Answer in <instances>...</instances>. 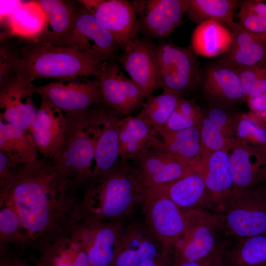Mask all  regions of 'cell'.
Here are the masks:
<instances>
[{
	"label": "cell",
	"instance_id": "cell-45",
	"mask_svg": "<svg viewBox=\"0 0 266 266\" xmlns=\"http://www.w3.org/2000/svg\"><path fill=\"white\" fill-rule=\"evenodd\" d=\"M251 112L259 113L266 110V92L247 98Z\"/></svg>",
	"mask_w": 266,
	"mask_h": 266
},
{
	"label": "cell",
	"instance_id": "cell-13",
	"mask_svg": "<svg viewBox=\"0 0 266 266\" xmlns=\"http://www.w3.org/2000/svg\"><path fill=\"white\" fill-rule=\"evenodd\" d=\"M139 32L145 37L163 40L183 22L189 0H135Z\"/></svg>",
	"mask_w": 266,
	"mask_h": 266
},
{
	"label": "cell",
	"instance_id": "cell-6",
	"mask_svg": "<svg viewBox=\"0 0 266 266\" xmlns=\"http://www.w3.org/2000/svg\"><path fill=\"white\" fill-rule=\"evenodd\" d=\"M65 114L67 124L64 140L52 160L63 174L80 188L93 177L95 144L87 129L83 110Z\"/></svg>",
	"mask_w": 266,
	"mask_h": 266
},
{
	"label": "cell",
	"instance_id": "cell-37",
	"mask_svg": "<svg viewBox=\"0 0 266 266\" xmlns=\"http://www.w3.org/2000/svg\"><path fill=\"white\" fill-rule=\"evenodd\" d=\"M11 247L28 248L20 218L11 206L0 203V251L8 252Z\"/></svg>",
	"mask_w": 266,
	"mask_h": 266
},
{
	"label": "cell",
	"instance_id": "cell-48",
	"mask_svg": "<svg viewBox=\"0 0 266 266\" xmlns=\"http://www.w3.org/2000/svg\"><path fill=\"white\" fill-rule=\"evenodd\" d=\"M249 114L254 122L266 130V110L259 113L251 112Z\"/></svg>",
	"mask_w": 266,
	"mask_h": 266
},
{
	"label": "cell",
	"instance_id": "cell-47",
	"mask_svg": "<svg viewBox=\"0 0 266 266\" xmlns=\"http://www.w3.org/2000/svg\"><path fill=\"white\" fill-rule=\"evenodd\" d=\"M140 266H172L170 256L164 254L154 259L147 260Z\"/></svg>",
	"mask_w": 266,
	"mask_h": 266
},
{
	"label": "cell",
	"instance_id": "cell-15",
	"mask_svg": "<svg viewBox=\"0 0 266 266\" xmlns=\"http://www.w3.org/2000/svg\"><path fill=\"white\" fill-rule=\"evenodd\" d=\"M129 163L144 190L169 183L199 168L155 147L145 150Z\"/></svg>",
	"mask_w": 266,
	"mask_h": 266
},
{
	"label": "cell",
	"instance_id": "cell-31",
	"mask_svg": "<svg viewBox=\"0 0 266 266\" xmlns=\"http://www.w3.org/2000/svg\"><path fill=\"white\" fill-rule=\"evenodd\" d=\"M233 38V33L228 28L216 22L208 21L195 28L190 47L197 55L219 57L230 48Z\"/></svg>",
	"mask_w": 266,
	"mask_h": 266
},
{
	"label": "cell",
	"instance_id": "cell-36",
	"mask_svg": "<svg viewBox=\"0 0 266 266\" xmlns=\"http://www.w3.org/2000/svg\"><path fill=\"white\" fill-rule=\"evenodd\" d=\"M180 98L175 94L166 92L152 95L146 99L137 116L149 124L158 135L166 126Z\"/></svg>",
	"mask_w": 266,
	"mask_h": 266
},
{
	"label": "cell",
	"instance_id": "cell-24",
	"mask_svg": "<svg viewBox=\"0 0 266 266\" xmlns=\"http://www.w3.org/2000/svg\"><path fill=\"white\" fill-rule=\"evenodd\" d=\"M230 30L233 35L231 46L215 62L236 70L266 61V37L246 30L239 22H234Z\"/></svg>",
	"mask_w": 266,
	"mask_h": 266
},
{
	"label": "cell",
	"instance_id": "cell-11",
	"mask_svg": "<svg viewBox=\"0 0 266 266\" xmlns=\"http://www.w3.org/2000/svg\"><path fill=\"white\" fill-rule=\"evenodd\" d=\"M65 45H74L101 62L114 61L119 46L114 37L79 0Z\"/></svg>",
	"mask_w": 266,
	"mask_h": 266
},
{
	"label": "cell",
	"instance_id": "cell-32",
	"mask_svg": "<svg viewBox=\"0 0 266 266\" xmlns=\"http://www.w3.org/2000/svg\"><path fill=\"white\" fill-rule=\"evenodd\" d=\"M222 260L223 266H266V233L230 240Z\"/></svg>",
	"mask_w": 266,
	"mask_h": 266
},
{
	"label": "cell",
	"instance_id": "cell-1",
	"mask_svg": "<svg viewBox=\"0 0 266 266\" xmlns=\"http://www.w3.org/2000/svg\"><path fill=\"white\" fill-rule=\"evenodd\" d=\"M79 188L52 159L42 158L20 166L11 183L0 189V203L15 209L28 248L40 252L69 234Z\"/></svg>",
	"mask_w": 266,
	"mask_h": 266
},
{
	"label": "cell",
	"instance_id": "cell-44",
	"mask_svg": "<svg viewBox=\"0 0 266 266\" xmlns=\"http://www.w3.org/2000/svg\"><path fill=\"white\" fill-rule=\"evenodd\" d=\"M225 249L218 251L202 260L172 265V266H223V254Z\"/></svg>",
	"mask_w": 266,
	"mask_h": 266
},
{
	"label": "cell",
	"instance_id": "cell-40",
	"mask_svg": "<svg viewBox=\"0 0 266 266\" xmlns=\"http://www.w3.org/2000/svg\"><path fill=\"white\" fill-rule=\"evenodd\" d=\"M236 139L266 148V130L258 125L250 114L239 112L235 125Z\"/></svg>",
	"mask_w": 266,
	"mask_h": 266
},
{
	"label": "cell",
	"instance_id": "cell-14",
	"mask_svg": "<svg viewBox=\"0 0 266 266\" xmlns=\"http://www.w3.org/2000/svg\"><path fill=\"white\" fill-rule=\"evenodd\" d=\"M118 61L146 99L159 89L157 45L151 39L137 37L132 40Z\"/></svg>",
	"mask_w": 266,
	"mask_h": 266
},
{
	"label": "cell",
	"instance_id": "cell-4",
	"mask_svg": "<svg viewBox=\"0 0 266 266\" xmlns=\"http://www.w3.org/2000/svg\"><path fill=\"white\" fill-rule=\"evenodd\" d=\"M184 211L185 229L171 250L172 265L201 260L226 247L230 240L217 212L204 209Z\"/></svg>",
	"mask_w": 266,
	"mask_h": 266
},
{
	"label": "cell",
	"instance_id": "cell-41",
	"mask_svg": "<svg viewBox=\"0 0 266 266\" xmlns=\"http://www.w3.org/2000/svg\"><path fill=\"white\" fill-rule=\"evenodd\" d=\"M239 76L243 93L247 98L252 88L257 85L266 73V61L255 66L236 69Z\"/></svg>",
	"mask_w": 266,
	"mask_h": 266
},
{
	"label": "cell",
	"instance_id": "cell-22",
	"mask_svg": "<svg viewBox=\"0 0 266 266\" xmlns=\"http://www.w3.org/2000/svg\"><path fill=\"white\" fill-rule=\"evenodd\" d=\"M67 119L65 113L41 100L29 131L42 158L52 159L64 140Z\"/></svg>",
	"mask_w": 266,
	"mask_h": 266
},
{
	"label": "cell",
	"instance_id": "cell-43",
	"mask_svg": "<svg viewBox=\"0 0 266 266\" xmlns=\"http://www.w3.org/2000/svg\"><path fill=\"white\" fill-rule=\"evenodd\" d=\"M16 53L6 47L1 46L0 85L6 82L10 77L12 65Z\"/></svg>",
	"mask_w": 266,
	"mask_h": 266
},
{
	"label": "cell",
	"instance_id": "cell-23",
	"mask_svg": "<svg viewBox=\"0 0 266 266\" xmlns=\"http://www.w3.org/2000/svg\"><path fill=\"white\" fill-rule=\"evenodd\" d=\"M148 190L168 198L183 210L204 209L217 212L200 168L169 183Z\"/></svg>",
	"mask_w": 266,
	"mask_h": 266
},
{
	"label": "cell",
	"instance_id": "cell-5",
	"mask_svg": "<svg viewBox=\"0 0 266 266\" xmlns=\"http://www.w3.org/2000/svg\"><path fill=\"white\" fill-rule=\"evenodd\" d=\"M217 212L230 240L266 233V183L233 192Z\"/></svg>",
	"mask_w": 266,
	"mask_h": 266
},
{
	"label": "cell",
	"instance_id": "cell-7",
	"mask_svg": "<svg viewBox=\"0 0 266 266\" xmlns=\"http://www.w3.org/2000/svg\"><path fill=\"white\" fill-rule=\"evenodd\" d=\"M157 57L159 89L182 98L199 91L202 67L191 47L161 41Z\"/></svg>",
	"mask_w": 266,
	"mask_h": 266
},
{
	"label": "cell",
	"instance_id": "cell-34",
	"mask_svg": "<svg viewBox=\"0 0 266 266\" xmlns=\"http://www.w3.org/2000/svg\"><path fill=\"white\" fill-rule=\"evenodd\" d=\"M38 266H90L82 245L70 234L40 251Z\"/></svg>",
	"mask_w": 266,
	"mask_h": 266
},
{
	"label": "cell",
	"instance_id": "cell-25",
	"mask_svg": "<svg viewBox=\"0 0 266 266\" xmlns=\"http://www.w3.org/2000/svg\"><path fill=\"white\" fill-rule=\"evenodd\" d=\"M29 85L11 78L0 85V120L29 130L38 109L33 101Z\"/></svg>",
	"mask_w": 266,
	"mask_h": 266
},
{
	"label": "cell",
	"instance_id": "cell-28",
	"mask_svg": "<svg viewBox=\"0 0 266 266\" xmlns=\"http://www.w3.org/2000/svg\"><path fill=\"white\" fill-rule=\"evenodd\" d=\"M157 136L152 127L137 115L124 117L119 128L120 159L131 161L145 150L156 147L160 140Z\"/></svg>",
	"mask_w": 266,
	"mask_h": 266
},
{
	"label": "cell",
	"instance_id": "cell-27",
	"mask_svg": "<svg viewBox=\"0 0 266 266\" xmlns=\"http://www.w3.org/2000/svg\"><path fill=\"white\" fill-rule=\"evenodd\" d=\"M45 16L44 29L35 40L65 45L71 31L77 5L62 0H36Z\"/></svg>",
	"mask_w": 266,
	"mask_h": 266
},
{
	"label": "cell",
	"instance_id": "cell-35",
	"mask_svg": "<svg viewBox=\"0 0 266 266\" xmlns=\"http://www.w3.org/2000/svg\"><path fill=\"white\" fill-rule=\"evenodd\" d=\"M235 0H189L186 14L199 25L208 21L219 23L230 30L233 23Z\"/></svg>",
	"mask_w": 266,
	"mask_h": 266
},
{
	"label": "cell",
	"instance_id": "cell-46",
	"mask_svg": "<svg viewBox=\"0 0 266 266\" xmlns=\"http://www.w3.org/2000/svg\"><path fill=\"white\" fill-rule=\"evenodd\" d=\"M0 266H30L24 260L8 252L0 253Z\"/></svg>",
	"mask_w": 266,
	"mask_h": 266
},
{
	"label": "cell",
	"instance_id": "cell-21",
	"mask_svg": "<svg viewBox=\"0 0 266 266\" xmlns=\"http://www.w3.org/2000/svg\"><path fill=\"white\" fill-rule=\"evenodd\" d=\"M229 154L234 183L233 193L266 183V148L236 139Z\"/></svg>",
	"mask_w": 266,
	"mask_h": 266
},
{
	"label": "cell",
	"instance_id": "cell-19",
	"mask_svg": "<svg viewBox=\"0 0 266 266\" xmlns=\"http://www.w3.org/2000/svg\"><path fill=\"white\" fill-rule=\"evenodd\" d=\"M98 79L103 102L124 116L142 107L145 98L142 92L114 61L104 63Z\"/></svg>",
	"mask_w": 266,
	"mask_h": 266
},
{
	"label": "cell",
	"instance_id": "cell-17",
	"mask_svg": "<svg viewBox=\"0 0 266 266\" xmlns=\"http://www.w3.org/2000/svg\"><path fill=\"white\" fill-rule=\"evenodd\" d=\"M110 32L123 51L139 33L137 14L126 0H79Z\"/></svg>",
	"mask_w": 266,
	"mask_h": 266
},
{
	"label": "cell",
	"instance_id": "cell-2",
	"mask_svg": "<svg viewBox=\"0 0 266 266\" xmlns=\"http://www.w3.org/2000/svg\"><path fill=\"white\" fill-rule=\"evenodd\" d=\"M105 62L97 60L74 45L27 40L17 53L9 78L29 85L36 79L63 80L98 78Z\"/></svg>",
	"mask_w": 266,
	"mask_h": 266
},
{
	"label": "cell",
	"instance_id": "cell-39",
	"mask_svg": "<svg viewBox=\"0 0 266 266\" xmlns=\"http://www.w3.org/2000/svg\"><path fill=\"white\" fill-rule=\"evenodd\" d=\"M239 23L246 30L266 37V2L244 0L238 13Z\"/></svg>",
	"mask_w": 266,
	"mask_h": 266
},
{
	"label": "cell",
	"instance_id": "cell-29",
	"mask_svg": "<svg viewBox=\"0 0 266 266\" xmlns=\"http://www.w3.org/2000/svg\"><path fill=\"white\" fill-rule=\"evenodd\" d=\"M155 147L188 165L199 167L202 160L200 126L166 132Z\"/></svg>",
	"mask_w": 266,
	"mask_h": 266
},
{
	"label": "cell",
	"instance_id": "cell-26",
	"mask_svg": "<svg viewBox=\"0 0 266 266\" xmlns=\"http://www.w3.org/2000/svg\"><path fill=\"white\" fill-rule=\"evenodd\" d=\"M200 169L217 212L231 197L233 191L229 152L218 151L204 157Z\"/></svg>",
	"mask_w": 266,
	"mask_h": 266
},
{
	"label": "cell",
	"instance_id": "cell-9",
	"mask_svg": "<svg viewBox=\"0 0 266 266\" xmlns=\"http://www.w3.org/2000/svg\"><path fill=\"white\" fill-rule=\"evenodd\" d=\"M124 225L95 220L73 212L69 234L84 248L90 266H111Z\"/></svg>",
	"mask_w": 266,
	"mask_h": 266
},
{
	"label": "cell",
	"instance_id": "cell-20",
	"mask_svg": "<svg viewBox=\"0 0 266 266\" xmlns=\"http://www.w3.org/2000/svg\"><path fill=\"white\" fill-rule=\"evenodd\" d=\"M236 109L207 105L200 125L202 156L216 151L229 152L236 138Z\"/></svg>",
	"mask_w": 266,
	"mask_h": 266
},
{
	"label": "cell",
	"instance_id": "cell-12",
	"mask_svg": "<svg viewBox=\"0 0 266 266\" xmlns=\"http://www.w3.org/2000/svg\"><path fill=\"white\" fill-rule=\"evenodd\" d=\"M141 207L145 223L170 256L185 227V211L168 198L145 190Z\"/></svg>",
	"mask_w": 266,
	"mask_h": 266
},
{
	"label": "cell",
	"instance_id": "cell-18",
	"mask_svg": "<svg viewBox=\"0 0 266 266\" xmlns=\"http://www.w3.org/2000/svg\"><path fill=\"white\" fill-rule=\"evenodd\" d=\"M164 254L168 255L145 223L125 224L111 266H140Z\"/></svg>",
	"mask_w": 266,
	"mask_h": 266
},
{
	"label": "cell",
	"instance_id": "cell-8",
	"mask_svg": "<svg viewBox=\"0 0 266 266\" xmlns=\"http://www.w3.org/2000/svg\"><path fill=\"white\" fill-rule=\"evenodd\" d=\"M83 114L95 144V165L92 179L97 178L111 171L118 163L119 128L124 117L104 102L83 110Z\"/></svg>",
	"mask_w": 266,
	"mask_h": 266
},
{
	"label": "cell",
	"instance_id": "cell-30",
	"mask_svg": "<svg viewBox=\"0 0 266 266\" xmlns=\"http://www.w3.org/2000/svg\"><path fill=\"white\" fill-rule=\"evenodd\" d=\"M0 152L20 165L31 163L40 158L29 130L0 120Z\"/></svg>",
	"mask_w": 266,
	"mask_h": 266
},
{
	"label": "cell",
	"instance_id": "cell-16",
	"mask_svg": "<svg viewBox=\"0 0 266 266\" xmlns=\"http://www.w3.org/2000/svg\"><path fill=\"white\" fill-rule=\"evenodd\" d=\"M198 91L207 105L236 109L246 101L236 70L216 62L202 68Z\"/></svg>",
	"mask_w": 266,
	"mask_h": 266
},
{
	"label": "cell",
	"instance_id": "cell-38",
	"mask_svg": "<svg viewBox=\"0 0 266 266\" xmlns=\"http://www.w3.org/2000/svg\"><path fill=\"white\" fill-rule=\"evenodd\" d=\"M203 115L201 109L192 100L180 98L165 127L158 133L181 131L200 126Z\"/></svg>",
	"mask_w": 266,
	"mask_h": 266
},
{
	"label": "cell",
	"instance_id": "cell-3",
	"mask_svg": "<svg viewBox=\"0 0 266 266\" xmlns=\"http://www.w3.org/2000/svg\"><path fill=\"white\" fill-rule=\"evenodd\" d=\"M84 187L74 212L100 221L123 222L142 206L145 194L129 161L121 159L113 170Z\"/></svg>",
	"mask_w": 266,
	"mask_h": 266
},
{
	"label": "cell",
	"instance_id": "cell-33",
	"mask_svg": "<svg viewBox=\"0 0 266 266\" xmlns=\"http://www.w3.org/2000/svg\"><path fill=\"white\" fill-rule=\"evenodd\" d=\"M6 17L9 34L27 40L36 39L45 26V14L36 0L20 2Z\"/></svg>",
	"mask_w": 266,
	"mask_h": 266
},
{
	"label": "cell",
	"instance_id": "cell-10",
	"mask_svg": "<svg viewBox=\"0 0 266 266\" xmlns=\"http://www.w3.org/2000/svg\"><path fill=\"white\" fill-rule=\"evenodd\" d=\"M29 89L65 113L82 111L103 102L98 78L79 77L38 86L32 83Z\"/></svg>",
	"mask_w": 266,
	"mask_h": 266
},
{
	"label": "cell",
	"instance_id": "cell-42",
	"mask_svg": "<svg viewBox=\"0 0 266 266\" xmlns=\"http://www.w3.org/2000/svg\"><path fill=\"white\" fill-rule=\"evenodd\" d=\"M21 165L0 152V189L6 187L11 183Z\"/></svg>",
	"mask_w": 266,
	"mask_h": 266
}]
</instances>
